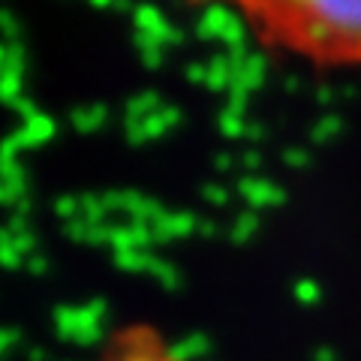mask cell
<instances>
[{
	"label": "cell",
	"mask_w": 361,
	"mask_h": 361,
	"mask_svg": "<svg viewBox=\"0 0 361 361\" xmlns=\"http://www.w3.org/2000/svg\"><path fill=\"white\" fill-rule=\"evenodd\" d=\"M268 51L361 75V0H220Z\"/></svg>",
	"instance_id": "6da1fadb"
},
{
	"label": "cell",
	"mask_w": 361,
	"mask_h": 361,
	"mask_svg": "<svg viewBox=\"0 0 361 361\" xmlns=\"http://www.w3.org/2000/svg\"><path fill=\"white\" fill-rule=\"evenodd\" d=\"M99 361H193L154 322H123L109 334Z\"/></svg>",
	"instance_id": "7a4b0ae2"
}]
</instances>
